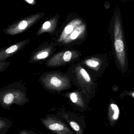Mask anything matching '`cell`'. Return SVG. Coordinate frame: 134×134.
<instances>
[{"mask_svg": "<svg viewBox=\"0 0 134 134\" xmlns=\"http://www.w3.org/2000/svg\"><path fill=\"white\" fill-rule=\"evenodd\" d=\"M109 32L117 66L122 73H125L128 67V59L121 12L119 7L115 9L111 18Z\"/></svg>", "mask_w": 134, "mask_h": 134, "instance_id": "1", "label": "cell"}, {"mask_svg": "<svg viewBox=\"0 0 134 134\" xmlns=\"http://www.w3.org/2000/svg\"><path fill=\"white\" fill-rule=\"evenodd\" d=\"M47 129L57 134H75L67 124L56 117H45L41 120Z\"/></svg>", "mask_w": 134, "mask_h": 134, "instance_id": "2", "label": "cell"}, {"mask_svg": "<svg viewBox=\"0 0 134 134\" xmlns=\"http://www.w3.org/2000/svg\"><path fill=\"white\" fill-rule=\"evenodd\" d=\"M119 108L115 103L111 102L108 108L109 120L111 125H112L116 122L119 117Z\"/></svg>", "mask_w": 134, "mask_h": 134, "instance_id": "3", "label": "cell"}, {"mask_svg": "<svg viewBox=\"0 0 134 134\" xmlns=\"http://www.w3.org/2000/svg\"><path fill=\"white\" fill-rule=\"evenodd\" d=\"M105 61L101 57H94L87 60L85 62L86 64L88 66L93 69L94 70L99 71L101 70L102 67L105 64Z\"/></svg>", "mask_w": 134, "mask_h": 134, "instance_id": "4", "label": "cell"}, {"mask_svg": "<svg viewBox=\"0 0 134 134\" xmlns=\"http://www.w3.org/2000/svg\"><path fill=\"white\" fill-rule=\"evenodd\" d=\"M63 118L76 134H83L82 129L76 122L73 120L71 119L67 115H65Z\"/></svg>", "mask_w": 134, "mask_h": 134, "instance_id": "5", "label": "cell"}, {"mask_svg": "<svg viewBox=\"0 0 134 134\" xmlns=\"http://www.w3.org/2000/svg\"><path fill=\"white\" fill-rule=\"evenodd\" d=\"M14 99V95L12 93H9L4 96L3 99V102L6 104H9L13 102Z\"/></svg>", "mask_w": 134, "mask_h": 134, "instance_id": "6", "label": "cell"}, {"mask_svg": "<svg viewBox=\"0 0 134 134\" xmlns=\"http://www.w3.org/2000/svg\"><path fill=\"white\" fill-rule=\"evenodd\" d=\"M79 72H80L82 76L87 82L90 83H92V80H91L90 76L89 74L87 73V71L84 69L82 68L80 69V70H79Z\"/></svg>", "mask_w": 134, "mask_h": 134, "instance_id": "7", "label": "cell"}, {"mask_svg": "<svg viewBox=\"0 0 134 134\" xmlns=\"http://www.w3.org/2000/svg\"><path fill=\"white\" fill-rule=\"evenodd\" d=\"M50 83L55 87H60L62 84V82L57 77H53L50 80Z\"/></svg>", "mask_w": 134, "mask_h": 134, "instance_id": "8", "label": "cell"}, {"mask_svg": "<svg viewBox=\"0 0 134 134\" xmlns=\"http://www.w3.org/2000/svg\"><path fill=\"white\" fill-rule=\"evenodd\" d=\"M125 96H129L132 97L134 99V91H124L120 94V97H122Z\"/></svg>", "mask_w": 134, "mask_h": 134, "instance_id": "9", "label": "cell"}, {"mask_svg": "<svg viewBox=\"0 0 134 134\" xmlns=\"http://www.w3.org/2000/svg\"><path fill=\"white\" fill-rule=\"evenodd\" d=\"M72 57V53L70 51H68L65 52L64 54L63 59L65 61L68 62L70 61Z\"/></svg>", "mask_w": 134, "mask_h": 134, "instance_id": "10", "label": "cell"}, {"mask_svg": "<svg viewBox=\"0 0 134 134\" xmlns=\"http://www.w3.org/2000/svg\"><path fill=\"white\" fill-rule=\"evenodd\" d=\"M18 49V47L16 45H13L6 49V52L7 53H12L15 52Z\"/></svg>", "mask_w": 134, "mask_h": 134, "instance_id": "11", "label": "cell"}, {"mask_svg": "<svg viewBox=\"0 0 134 134\" xmlns=\"http://www.w3.org/2000/svg\"><path fill=\"white\" fill-rule=\"evenodd\" d=\"M70 98L73 103H76L78 102V96H77V94L75 93H73L71 94L70 95Z\"/></svg>", "mask_w": 134, "mask_h": 134, "instance_id": "12", "label": "cell"}, {"mask_svg": "<svg viewBox=\"0 0 134 134\" xmlns=\"http://www.w3.org/2000/svg\"><path fill=\"white\" fill-rule=\"evenodd\" d=\"M27 25V22L25 21V20H23V21L20 22V23L19 24V28L21 29V30H23L26 27Z\"/></svg>", "mask_w": 134, "mask_h": 134, "instance_id": "13", "label": "cell"}, {"mask_svg": "<svg viewBox=\"0 0 134 134\" xmlns=\"http://www.w3.org/2000/svg\"><path fill=\"white\" fill-rule=\"evenodd\" d=\"M49 53L47 52H43L38 55L37 57L38 59H43L48 57Z\"/></svg>", "mask_w": 134, "mask_h": 134, "instance_id": "14", "label": "cell"}, {"mask_svg": "<svg viewBox=\"0 0 134 134\" xmlns=\"http://www.w3.org/2000/svg\"><path fill=\"white\" fill-rule=\"evenodd\" d=\"M73 30V27L72 26L70 25V26H67L65 28V33L67 34H70Z\"/></svg>", "mask_w": 134, "mask_h": 134, "instance_id": "15", "label": "cell"}, {"mask_svg": "<svg viewBox=\"0 0 134 134\" xmlns=\"http://www.w3.org/2000/svg\"><path fill=\"white\" fill-rule=\"evenodd\" d=\"M6 123L5 121L1 119L0 120V129L1 130L6 127Z\"/></svg>", "mask_w": 134, "mask_h": 134, "instance_id": "16", "label": "cell"}, {"mask_svg": "<svg viewBox=\"0 0 134 134\" xmlns=\"http://www.w3.org/2000/svg\"><path fill=\"white\" fill-rule=\"evenodd\" d=\"M79 35L78 32L77 31H74L72 33L71 35V38L72 39H75L78 37Z\"/></svg>", "mask_w": 134, "mask_h": 134, "instance_id": "17", "label": "cell"}, {"mask_svg": "<svg viewBox=\"0 0 134 134\" xmlns=\"http://www.w3.org/2000/svg\"><path fill=\"white\" fill-rule=\"evenodd\" d=\"M50 23L49 22H46L43 24V28L44 29H46L49 28L50 26Z\"/></svg>", "mask_w": 134, "mask_h": 134, "instance_id": "18", "label": "cell"}, {"mask_svg": "<svg viewBox=\"0 0 134 134\" xmlns=\"http://www.w3.org/2000/svg\"><path fill=\"white\" fill-rule=\"evenodd\" d=\"M19 134H32L26 130H23L20 132Z\"/></svg>", "mask_w": 134, "mask_h": 134, "instance_id": "19", "label": "cell"}, {"mask_svg": "<svg viewBox=\"0 0 134 134\" xmlns=\"http://www.w3.org/2000/svg\"><path fill=\"white\" fill-rule=\"evenodd\" d=\"M122 2L126 3V2H128L130 1H133V0H120Z\"/></svg>", "mask_w": 134, "mask_h": 134, "instance_id": "20", "label": "cell"}, {"mask_svg": "<svg viewBox=\"0 0 134 134\" xmlns=\"http://www.w3.org/2000/svg\"><path fill=\"white\" fill-rule=\"evenodd\" d=\"M28 2H29V3H31L33 2L34 0H26Z\"/></svg>", "mask_w": 134, "mask_h": 134, "instance_id": "21", "label": "cell"}]
</instances>
